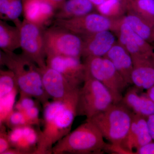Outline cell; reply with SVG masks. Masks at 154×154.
Masks as SVG:
<instances>
[{
    "label": "cell",
    "instance_id": "cell-20",
    "mask_svg": "<svg viewBox=\"0 0 154 154\" xmlns=\"http://www.w3.org/2000/svg\"><path fill=\"white\" fill-rule=\"evenodd\" d=\"M93 5L89 0H67L57 10L54 19H69L92 13Z\"/></svg>",
    "mask_w": 154,
    "mask_h": 154
},
{
    "label": "cell",
    "instance_id": "cell-28",
    "mask_svg": "<svg viewBox=\"0 0 154 154\" xmlns=\"http://www.w3.org/2000/svg\"><path fill=\"white\" fill-rule=\"evenodd\" d=\"M9 122L11 125L17 127L30 125L29 121L23 112L19 110L12 112L9 116Z\"/></svg>",
    "mask_w": 154,
    "mask_h": 154
},
{
    "label": "cell",
    "instance_id": "cell-21",
    "mask_svg": "<svg viewBox=\"0 0 154 154\" xmlns=\"http://www.w3.org/2000/svg\"><path fill=\"white\" fill-rule=\"evenodd\" d=\"M118 20L125 23L139 36L147 42L154 40V25L136 14L129 13Z\"/></svg>",
    "mask_w": 154,
    "mask_h": 154
},
{
    "label": "cell",
    "instance_id": "cell-34",
    "mask_svg": "<svg viewBox=\"0 0 154 154\" xmlns=\"http://www.w3.org/2000/svg\"><path fill=\"white\" fill-rule=\"evenodd\" d=\"M51 4L56 9L57 11L63 5L65 0H46Z\"/></svg>",
    "mask_w": 154,
    "mask_h": 154
},
{
    "label": "cell",
    "instance_id": "cell-17",
    "mask_svg": "<svg viewBox=\"0 0 154 154\" xmlns=\"http://www.w3.org/2000/svg\"><path fill=\"white\" fill-rule=\"evenodd\" d=\"M103 57L108 59L112 63L128 85L132 84L131 74L133 68L132 59L123 46L116 42Z\"/></svg>",
    "mask_w": 154,
    "mask_h": 154
},
{
    "label": "cell",
    "instance_id": "cell-2",
    "mask_svg": "<svg viewBox=\"0 0 154 154\" xmlns=\"http://www.w3.org/2000/svg\"><path fill=\"white\" fill-rule=\"evenodd\" d=\"M14 74L21 94L34 97L45 104L49 98L45 91L41 69L23 54L5 52V61Z\"/></svg>",
    "mask_w": 154,
    "mask_h": 154
},
{
    "label": "cell",
    "instance_id": "cell-10",
    "mask_svg": "<svg viewBox=\"0 0 154 154\" xmlns=\"http://www.w3.org/2000/svg\"><path fill=\"white\" fill-rule=\"evenodd\" d=\"M118 42L129 54L132 60L154 56L153 50L148 42L135 33L128 25L116 19L113 30Z\"/></svg>",
    "mask_w": 154,
    "mask_h": 154
},
{
    "label": "cell",
    "instance_id": "cell-38",
    "mask_svg": "<svg viewBox=\"0 0 154 154\" xmlns=\"http://www.w3.org/2000/svg\"><path fill=\"white\" fill-rule=\"evenodd\" d=\"M2 118H1V116H0V124H1V121H2Z\"/></svg>",
    "mask_w": 154,
    "mask_h": 154
},
{
    "label": "cell",
    "instance_id": "cell-14",
    "mask_svg": "<svg viewBox=\"0 0 154 154\" xmlns=\"http://www.w3.org/2000/svg\"><path fill=\"white\" fill-rule=\"evenodd\" d=\"M115 34L111 30L101 31L82 38V57H103L116 43Z\"/></svg>",
    "mask_w": 154,
    "mask_h": 154
},
{
    "label": "cell",
    "instance_id": "cell-12",
    "mask_svg": "<svg viewBox=\"0 0 154 154\" xmlns=\"http://www.w3.org/2000/svg\"><path fill=\"white\" fill-rule=\"evenodd\" d=\"M40 69L45 91L54 100L65 99L80 88L73 85L60 73L47 66Z\"/></svg>",
    "mask_w": 154,
    "mask_h": 154
},
{
    "label": "cell",
    "instance_id": "cell-9",
    "mask_svg": "<svg viewBox=\"0 0 154 154\" xmlns=\"http://www.w3.org/2000/svg\"><path fill=\"white\" fill-rule=\"evenodd\" d=\"M116 24V19L93 13L72 19H55L53 21L54 25L66 29L82 38L105 30L113 31Z\"/></svg>",
    "mask_w": 154,
    "mask_h": 154
},
{
    "label": "cell",
    "instance_id": "cell-4",
    "mask_svg": "<svg viewBox=\"0 0 154 154\" xmlns=\"http://www.w3.org/2000/svg\"><path fill=\"white\" fill-rule=\"evenodd\" d=\"M132 112L121 103L114 104L94 117L87 119L98 128L112 147L125 149V143L131 121Z\"/></svg>",
    "mask_w": 154,
    "mask_h": 154
},
{
    "label": "cell",
    "instance_id": "cell-30",
    "mask_svg": "<svg viewBox=\"0 0 154 154\" xmlns=\"http://www.w3.org/2000/svg\"><path fill=\"white\" fill-rule=\"evenodd\" d=\"M22 112L25 114L30 125L38 124L39 122L38 119L39 110L36 105Z\"/></svg>",
    "mask_w": 154,
    "mask_h": 154
},
{
    "label": "cell",
    "instance_id": "cell-15",
    "mask_svg": "<svg viewBox=\"0 0 154 154\" xmlns=\"http://www.w3.org/2000/svg\"><path fill=\"white\" fill-rule=\"evenodd\" d=\"M152 141L146 117L132 112L131 123L125 143V149L128 154H133L137 149Z\"/></svg>",
    "mask_w": 154,
    "mask_h": 154
},
{
    "label": "cell",
    "instance_id": "cell-32",
    "mask_svg": "<svg viewBox=\"0 0 154 154\" xmlns=\"http://www.w3.org/2000/svg\"><path fill=\"white\" fill-rule=\"evenodd\" d=\"M9 142L7 138L0 135V154H4L8 150Z\"/></svg>",
    "mask_w": 154,
    "mask_h": 154
},
{
    "label": "cell",
    "instance_id": "cell-37",
    "mask_svg": "<svg viewBox=\"0 0 154 154\" xmlns=\"http://www.w3.org/2000/svg\"><path fill=\"white\" fill-rule=\"evenodd\" d=\"M5 52L0 50V66L4 64Z\"/></svg>",
    "mask_w": 154,
    "mask_h": 154
},
{
    "label": "cell",
    "instance_id": "cell-23",
    "mask_svg": "<svg viewBox=\"0 0 154 154\" xmlns=\"http://www.w3.org/2000/svg\"><path fill=\"white\" fill-rule=\"evenodd\" d=\"M22 0H0V19L14 22L22 14Z\"/></svg>",
    "mask_w": 154,
    "mask_h": 154
},
{
    "label": "cell",
    "instance_id": "cell-26",
    "mask_svg": "<svg viewBox=\"0 0 154 154\" xmlns=\"http://www.w3.org/2000/svg\"><path fill=\"white\" fill-rule=\"evenodd\" d=\"M17 86L14 74L11 71L0 69V99L15 90Z\"/></svg>",
    "mask_w": 154,
    "mask_h": 154
},
{
    "label": "cell",
    "instance_id": "cell-8",
    "mask_svg": "<svg viewBox=\"0 0 154 154\" xmlns=\"http://www.w3.org/2000/svg\"><path fill=\"white\" fill-rule=\"evenodd\" d=\"M19 30L20 48L22 54L40 69L46 66L43 31L44 28L24 20L13 22Z\"/></svg>",
    "mask_w": 154,
    "mask_h": 154
},
{
    "label": "cell",
    "instance_id": "cell-25",
    "mask_svg": "<svg viewBox=\"0 0 154 154\" xmlns=\"http://www.w3.org/2000/svg\"><path fill=\"white\" fill-rule=\"evenodd\" d=\"M119 0H105L98 6L100 14L112 19H118L124 14L119 7Z\"/></svg>",
    "mask_w": 154,
    "mask_h": 154
},
{
    "label": "cell",
    "instance_id": "cell-7",
    "mask_svg": "<svg viewBox=\"0 0 154 154\" xmlns=\"http://www.w3.org/2000/svg\"><path fill=\"white\" fill-rule=\"evenodd\" d=\"M43 36L46 57L55 55L82 57L83 40L81 36L54 25L44 29Z\"/></svg>",
    "mask_w": 154,
    "mask_h": 154
},
{
    "label": "cell",
    "instance_id": "cell-1",
    "mask_svg": "<svg viewBox=\"0 0 154 154\" xmlns=\"http://www.w3.org/2000/svg\"><path fill=\"white\" fill-rule=\"evenodd\" d=\"M79 90L63 100L45 104L44 128L34 154L51 153L54 145L70 132L77 115Z\"/></svg>",
    "mask_w": 154,
    "mask_h": 154
},
{
    "label": "cell",
    "instance_id": "cell-24",
    "mask_svg": "<svg viewBox=\"0 0 154 154\" xmlns=\"http://www.w3.org/2000/svg\"><path fill=\"white\" fill-rule=\"evenodd\" d=\"M130 13L136 14L154 25V0H138Z\"/></svg>",
    "mask_w": 154,
    "mask_h": 154
},
{
    "label": "cell",
    "instance_id": "cell-29",
    "mask_svg": "<svg viewBox=\"0 0 154 154\" xmlns=\"http://www.w3.org/2000/svg\"><path fill=\"white\" fill-rule=\"evenodd\" d=\"M21 99L17 103V108L18 110L24 112L33 106H36V103L30 96L22 94Z\"/></svg>",
    "mask_w": 154,
    "mask_h": 154
},
{
    "label": "cell",
    "instance_id": "cell-36",
    "mask_svg": "<svg viewBox=\"0 0 154 154\" xmlns=\"http://www.w3.org/2000/svg\"><path fill=\"white\" fill-rule=\"evenodd\" d=\"M93 5L99 6L102 4L105 0H89Z\"/></svg>",
    "mask_w": 154,
    "mask_h": 154
},
{
    "label": "cell",
    "instance_id": "cell-3",
    "mask_svg": "<svg viewBox=\"0 0 154 154\" xmlns=\"http://www.w3.org/2000/svg\"><path fill=\"white\" fill-rule=\"evenodd\" d=\"M110 144L105 143L98 128L86 120L54 145L51 153L100 154L108 152Z\"/></svg>",
    "mask_w": 154,
    "mask_h": 154
},
{
    "label": "cell",
    "instance_id": "cell-27",
    "mask_svg": "<svg viewBox=\"0 0 154 154\" xmlns=\"http://www.w3.org/2000/svg\"><path fill=\"white\" fill-rule=\"evenodd\" d=\"M16 89L0 99V116L5 118L12 113L16 101Z\"/></svg>",
    "mask_w": 154,
    "mask_h": 154
},
{
    "label": "cell",
    "instance_id": "cell-18",
    "mask_svg": "<svg viewBox=\"0 0 154 154\" xmlns=\"http://www.w3.org/2000/svg\"><path fill=\"white\" fill-rule=\"evenodd\" d=\"M38 134L30 125L17 127L9 135V140L17 148L19 153L34 154L38 141Z\"/></svg>",
    "mask_w": 154,
    "mask_h": 154
},
{
    "label": "cell",
    "instance_id": "cell-35",
    "mask_svg": "<svg viewBox=\"0 0 154 154\" xmlns=\"http://www.w3.org/2000/svg\"><path fill=\"white\" fill-rule=\"evenodd\" d=\"M146 94L154 103V85L148 90H146Z\"/></svg>",
    "mask_w": 154,
    "mask_h": 154
},
{
    "label": "cell",
    "instance_id": "cell-13",
    "mask_svg": "<svg viewBox=\"0 0 154 154\" xmlns=\"http://www.w3.org/2000/svg\"><path fill=\"white\" fill-rule=\"evenodd\" d=\"M24 19L41 28L54 20L57 10L46 0H22Z\"/></svg>",
    "mask_w": 154,
    "mask_h": 154
},
{
    "label": "cell",
    "instance_id": "cell-33",
    "mask_svg": "<svg viewBox=\"0 0 154 154\" xmlns=\"http://www.w3.org/2000/svg\"><path fill=\"white\" fill-rule=\"evenodd\" d=\"M146 119L150 134L152 140L154 141V114L149 116Z\"/></svg>",
    "mask_w": 154,
    "mask_h": 154
},
{
    "label": "cell",
    "instance_id": "cell-6",
    "mask_svg": "<svg viewBox=\"0 0 154 154\" xmlns=\"http://www.w3.org/2000/svg\"><path fill=\"white\" fill-rule=\"evenodd\" d=\"M84 63L86 74L98 80L112 94L115 104L121 102L123 93L128 85L112 63L105 57H90Z\"/></svg>",
    "mask_w": 154,
    "mask_h": 154
},
{
    "label": "cell",
    "instance_id": "cell-16",
    "mask_svg": "<svg viewBox=\"0 0 154 154\" xmlns=\"http://www.w3.org/2000/svg\"><path fill=\"white\" fill-rule=\"evenodd\" d=\"M132 60V84L139 90H148L154 85V56Z\"/></svg>",
    "mask_w": 154,
    "mask_h": 154
},
{
    "label": "cell",
    "instance_id": "cell-22",
    "mask_svg": "<svg viewBox=\"0 0 154 154\" xmlns=\"http://www.w3.org/2000/svg\"><path fill=\"white\" fill-rule=\"evenodd\" d=\"M20 47L18 28L0 19V50L4 52H13Z\"/></svg>",
    "mask_w": 154,
    "mask_h": 154
},
{
    "label": "cell",
    "instance_id": "cell-11",
    "mask_svg": "<svg viewBox=\"0 0 154 154\" xmlns=\"http://www.w3.org/2000/svg\"><path fill=\"white\" fill-rule=\"evenodd\" d=\"M46 66L60 73L76 87L84 82L86 70L79 58L64 56H50L46 58Z\"/></svg>",
    "mask_w": 154,
    "mask_h": 154
},
{
    "label": "cell",
    "instance_id": "cell-31",
    "mask_svg": "<svg viewBox=\"0 0 154 154\" xmlns=\"http://www.w3.org/2000/svg\"><path fill=\"white\" fill-rule=\"evenodd\" d=\"M133 154H154V141H152L137 149Z\"/></svg>",
    "mask_w": 154,
    "mask_h": 154
},
{
    "label": "cell",
    "instance_id": "cell-5",
    "mask_svg": "<svg viewBox=\"0 0 154 154\" xmlns=\"http://www.w3.org/2000/svg\"><path fill=\"white\" fill-rule=\"evenodd\" d=\"M114 104L113 96L108 89L98 80L86 74L82 87L79 90L77 115L90 119Z\"/></svg>",
    "mask_w": 154,
    "mask_h": 154
},
{
    "label": "cell",
    "instance_id": "cell-19",
    "mask_svg": "<svg viewBox=\"0 0 154 154\" xmlns=\"http://www.w3.org/2000/svg\"><path fill=\"white\" fill-rule=\"evenodd\" d=\"M132 113L147 117L154 114V103L146 94L140 95L137 88L128 90L120 102Z\"/></svg>",
    "mask_w": 154,
    "mask_h": 154
}]
</instances>
